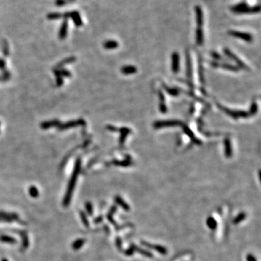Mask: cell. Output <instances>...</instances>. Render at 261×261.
I'll return each mask as SVG.
<instances>
[{
	"mask_svg": "<svg viewBox=\"0 0 261 261\" xmlns=\"http://www.w3.org/2000/svg\"><path fill=\"white\" fill-rule=\"evenodd\" d=\"M0 125H1V123H0Z\"/></svg>",
	"mask_w": 261,
	"mask_h": 261,
	"instance_id": "obj_31",
	"label": "cell"
},
{
	"mask_svg": "<svg viewBox=\"0 0 261 261\" xmlns=\"http://www.w3.org/2000/svg\"><path fill=\"white\" fill-rule=\"evenodd\" d=\"M85 241H86V240L84 239H77V240L75 241L73 243V245H72L73 249L74 250H79L81 247H82L83 246H84Z\"/></svg>",
	"mask_w": 261,
	"mask_h": 261,
	"instance_id": "obj_14",
	"label": "cell"
},
{
	"mask_svg": "<svg viewBox=\"0 0 261 261\" xmlns=\"http://www.w3.org/2000/svg\"><path fill=\"white\" fill-rule=\"evenodd\" d=\"M5 66H6V63H5V62H4V60L0 59V69L3 71H5L6 70Z\"/></svg>",
	"mask_w": 261,
	"mask_h": 261,
	"instance_id": "obj_28",
	"label": "cell"
},
{
	"mask_svg": "<svg viewBox=\"0 0 261 261\" xmlns=\"http://www.w3.org/2000/svg\"><path fill=\"white\" fill-rule=\"evenodd\" d=\"M247 261H257V259L252 254H248L247 255Z\"/></svg>",
	"mask_w": 261,
	"mask_h": 261,
	"instance_id": "obj_25",
	"label": "cell"
},
{
	"mask_svg": "<svg viewBox=\"0 0 261 261\" xmlns=\"http://www.w3.org/2000/svg\"><path fill=\"white\" fill-rule=\"evenodd\" d=\"M85 124H86L85 121L81 119V118H80V119L68 121V122H66L65 123V124H60L59 126H57V129L58 130L60 131H65V130H67V129L76 127V126H84Z\"/></svg>",
	"mask_w": 261,
	"mask_h": 261,
	"instance_id": "obj_2",
	"label": "cell"
},
{
	"mask_svg": "<svg viewBox=\"0 0 261 261\" xmlns=\"http://www.w3.org/2000/svg\"><path fill=\"white\" fill-rule=\"evenodd\" d=\"M116 211H117V207H116V205H113V206H112L111 208H110L109 213H108V215H113V214L116 213Z\"/></svg>",
	"mask_w": 261,
	"mask_h": 261,
	"instance_id": "obj_27",
	"label": "cell"
},
{
	"mask_svg": "<svg viewBox=\"0 0 261 261\" xmlns=\"http://www.w3.org/2000/svg\"><path fill=\"white\" fill-rule=\"evenodd\" d=\"M10 76H11L10 73H9V71L5 70V71H3L2 76H1V79H2L3 81H6L9 80V79H10Z\"/></svg>",
	"mask_w": 261,
	"mask_h": 261,
	"instance_id": "obj_21",
	"label": "cell"
},
{
	"mask_svg": "<svg viewBox=\"0 0 261 261\" xmlns=\"http://www.w3.org/2000/svg\"><path fill=\"white\" fill-rule=\"evenodd\" d=\"M116 247H118V249L119 250H121L122 249V241L121 239H120V237H117L116 240Z\"/></svg>",
	"mask_w": 261,
	"mask_h": 261,
	"instance_id": "obj_23",
	"label": "cell"
},
{
	"mask_svg": "<svg viewBox=\"0 0 261 261\" xmlns=\"http://www.w3.org/2000/svg\"><path fill=\"white\" fill-rule=\"evenodd\" d=\"M247 218V214L244 212H242V213H240L236 218H234V224H238V223H241V221H243L245 218Z\"/></svg>",
	"mask_w": 261,
	"mask_h": 261,
	"instance_id": "obj_15",
	"label": "cell"
},
{
	"mask_svg": "<svg viewBox=\"0 0 261 261\" xmlns=\"http://www.w3.org/2000/svg\"><path fill=\"white\" fill-rule=\"evenodd\" d=\"M131 246L133 247L134 252H139V253L142 254V255L144 256V257H150V258L153 257V254H152V252H150V251L146 250V249H142V248H141V247H139L138 246H137L136 244H131Z\"/></svg>",
	"mask_w": 261,
	"mask_h": 261,
	"instance_id": "obj_8",
	"label": "cell"
},
{
	"mask_svg": "<svg viewBox=\"0 0 261 261\" xmlns=\"http://www.w3.org/2000/svg\"><path fill=\"white\" fill-rule=\"evenodd\" d=\"M134 252H134L133 247H131V246H130V247H129V249H127L126 251H125V254H126V256H131L134 254Z\"/></svg>",
	"mask_w": 261,
	"mask_h": 261,
	"instance_id": "obj_22",
	"label": "cell"
},
{
	"mask_svg": "<svg viewBox=\"0 0 261 261\" xmlns=\"http://www.w3.org/2000/svg\"><path fill=\"white\" fill-rule=\"evenodd\" d=\"M229 33L231 36H233L236 37V38L241 39H244L247 41H251L252 39V36H251L250 34H248V33H243V32L231 31L229 32Z\"/></svg>",
	"mask_w": 261,
	"mask_h": 261,
	"instance_id": "obj_7",
	"label": "cell"
},
{
	"mask_svg": "<svg viewBox=\"0 0 261 261\" xmlns=\"http://www.w3.org/2000/svg\"><path fill=\"white\" fill-rule=\"evenodd\" d=\"M141 244L142 245L144 246V247H147L148 249H153V250L157 251V252H159L160 254H166L168 253V249H167L166 247H163L162 245H158V244H150V243L147 242L146 241H141Z\"/></svg>",
	"mask_w": 261,
	"mask_h": 261,
	"instance_id": "obj_3",
	"label": "cell"
},
{
	"mask_svg": "<svg viewBox=\"0 0 261 261\" xmlns=\"http://www.w3.org/2000/svg\"><path fill=\"white\" fill-rule=\"evenodd\" d=\"M56 81H57V85L58 87H60V86H62L63 84V77H61V76H57V79H56Z\"/></svg>",
	"mask_w": 261,
	"mask_h": 261,
	"instance_id": "obj_26",
	"label": "cell"
},
{
	"mask_svg": "<svg viewBox=\"0 0 261 261\" xmlns=\"http://www.w3.org/2000/svg\"><path fill=\"white\" fill-rule=\"evenodd\" d=\"M80 215H81V218L83 223L85 225L86 227H87V228H88V227L89 226V221H88V218H87V216L85 215V213H84V212H81Z\"/></svg>",
	"mask_w": 261,
	"mask_h": 261,
	"instance_id": "obj_19",
	"label": "cell"
},
{
	"mask_svg": "<svg viewBox=\"0 0 261 261\" xmlns=\"http://www.w3.org/2000/svg\"><path fill=\"white\" fill-rule=\"evenodd\" d=\"M0 241L1 242L8 243V244H15V243H16V240L13 237L7 236V235H1V236H0Z\"/></svg>",
	"mask_w": 261,
	"mask_h": 261,
	"instance_id": "obj_13",
	"label": "cell"
},
{
	"mask_svg": "<svg viewBox=\"0 0 261 261\" xmlns=\"http://www.w3.org/2000/svg\"><path fill=\"white\" fill-rule=\"evenodd\" d=\"M206 223L207 227H208L209 228H210L211 230L216 229L217 226H218L217 221L215 220V219L213 218V217H209V218H207Z\"/></svg>",
	"mask_w": 261,
	"mask_h": 261,
	"instance_id": "obj_11",
	"label": "cell"
},
{
	"mask_svg": "<svg viewBox=\"0 0 261 261\" xmlns=\"http://www.w3.org/2000/svg\"><path fill=\"white\" fill-rule=\"evenodd\" d=\"M2 261H8V260H7V259H3Z\"/></svg>",
	"mask_w": 261,
	"mask_h": 261,
	"instance_id": "obj_30",
	"label": "cell"
},
{
	"mask_svg": "<svg viewBox=\"0 0 261 261\" xmlns=\"http://www.w3.org/2000/svg\"><path fill=\"white\" fill-rule=\"evenodd\" d=\"M233 10L239 13H246V12H256V7H249L246 4H241L233 7Z\"/></svg>",
	"mask_w": 261,
	"mask_h": 261,
	"instance_id": "obj_4",
	"label": "cell"
},
{
	"mask_svg": "<svg viewBox=\"0 0 261 261\" xmlns=\"http://www.w3.org/2000/svg\"><path fill=\"white\" fill-rule=\"evenodd\" d=\"M28 191H29V194H30L32 197H33V198H36V197L39 196V194L38 189L34 186H31V187L29 188Z\"/></svg>",
	"mask_w": 261,
	"mask_h": 261,
	"instance_id": "obj_17",
	"label": "cell"
},
{
	"mask_svg": "<svg viewBox=\"0 0 261 261\" xmlns=\"http://www.w3.org/2000/svg\"><path fill=\"white\" fill-rule=\"evenodd\" d=\"M195 14H196V20H197L198 29L197 30H202L201 27L203 25V13L202 10L199 6L197 5L195 7Z\"/></svg>",
	"mask_w": 261,
	"mask_h": 261,
	"instance_id": "obj_5",
	"label": "cell"
},
{
	"mask_svg": "<svg viewBox=\"0 0 261 261\" xmlns=\"http://www.w3.org/2000/svg\"><path fill=\"white\" fill-rule=\"evenodd\" d=\"M118 47V43L114 41H108L104 44V47L108 49H115Z\"/></svg>",
	"mask_w": 261,
	"mask_h": 261,
	"instance_id": "obj_16",
	"label": "cell"
},
{
	"mask_svg": "<svg viewBox=\"0 0 261 261\" xmlns=\"http://www.w3.org/2000/svg\"><path fill=\"white\" fill-rule=\"evenodd\" d=\"M85 207H86V210H87V213H89V215H92V213H93V206H92V203L89 202H87L85 205Z\"/></svg>",
	"mask_w": 261,
	"mask_h": 261,
	"instance_id": "obj_20",
	"label": "cell"
},
{
	"mask_svg": "<svg viewBox=\"0 0 261 261\" xmlns=\"http://www.w3.org/2000/svg\"><path fill=\"white\" fill-rule=\"evenodd\" d=\"M81 164V158H79L76 161L73 172L71 179H70L68 185V188H67V191H66V194L65 195L64 199H63V206L65 207L68 206L70 202H71V197H72L73 193V190H74V188H75L76 181H77L78 176H79V173H80Z\"/></svg>",
	"mask_w": 261,
	"mask_h": 261,
	"instance_id": "obj_1",
	"label": "cell"
},
{
	"mask_svg": "<svg viewBox=\"0 0 261 261\" xmlns=\"http://www.w3.org/2000/svg\"><path fill=\"white\" fill-rule=\"evenodd\" d=\"M136 70L137 69H136L134 67H132V66H126V67H124V68L122 69V71L125 74H129V73H135Z\"/></svg>",
	"mask_w": 261,
	"mask_h": 261,
	"instance_id": "obj_18",
	"label": "cell"
},
{
	"mask_svg": "<svg viewBox=\"0 0 261 261\" xmlns=\"http://www.w3.org/2000/svg\"><path fill=\"white\" fill-rule=\"evenodd\" d=\"M115 201H116V203L122 207L124 210H126V211H129V210H130V206H129V205H128V204L126 203V202H125L124 199L121 198L120 196H116V197H115Z\"/></svg>",
	"mask_w": 261,
	"mask_h": 261,
	"instance_id": "obj_9",
	"label": "cell"
},
{
	"mask_svg": "<svg viewBox=\"0 0 261 261\" xmlns=\"http://www.w3.org/2000/svg\"><path fill=\"white\" fill-rule=\"evenodd\" d=\"M75 61H76V58L74 57H68V58H66V59L63 60L61 61L60 63H58L57 65L56 68H57V69L62 68L63 66L65 65L69 64V63H73V62H75Z\"/></svg>",
	"mask_w": 261,
	"mask_h": 261,
	"instance_id": "obj_12",
	"label": "cell"
},
{
	"mask_svg": "<svg viewBox=\"0 0 261 261\" xmlns=\"http://www.w3.org/2000/svg\"><path fill=\"white\" fill-rule=\"evenodd\" d=\"M53 71H54V73L56 76V77H57V76H61V77H71V72H69L68 71H67L65 69L55 68L53 70Z\"/></svg>",
	"mask_w": 261,
	"mask_h": 261,
	"instance_id": "obj_10",
	"label": "cell"
},
{
	"mask_svg": "<svg viewBox=\"0 0 261 261\" xmlns=\"http://www.w3.org/2000/svg\"><path fill=\"white\" fill-rule=\"evenodd\" d=\"M60 122V121H58L57 119H54V120H50L48 121H44V122L41 123L40 126L42 129L44 130H46V129H49L50 128L52 127H57L59 126Z\"/></svg>",
	"mask_w": 261,
	"mask_h": 261,
	"instance_id": "obj_6",
	"label": "cell"
},
{
	"mask_svg": "<svg viewBox=\"0 0 261 261\" xmlns=\"http://www.w3.org/2000/svg\"><path fill=\"white\" fill-rule=\"evenodd\" d=\"M103 216H99V217H97V218H96V219L95 220V223H101V222L103 221Z\"/></svg>",
	"mask_w": 261,
	"mask_h": 261,
	"instance_id": "obj_29",
	"label": "cell"
},
{
	"mask_svg": "<svg viewBox=\"0 0 261 261\" xmlns=\"http://www.w3.org/2000/svg\"><path fill=\"white\" fill-rule=\"evenodd\" d=\"M173 60H179V56H178V55L177 54H174L173 55ZM173 66H174V68H173V71H177V67H178V65L176 64V62H175V64H173Z\"/></svg>",
	"mask_w": 261,
	"mask_h": 261,
	"instance_id": "obj_24",
	"label": "cell"
}]
</instances>
